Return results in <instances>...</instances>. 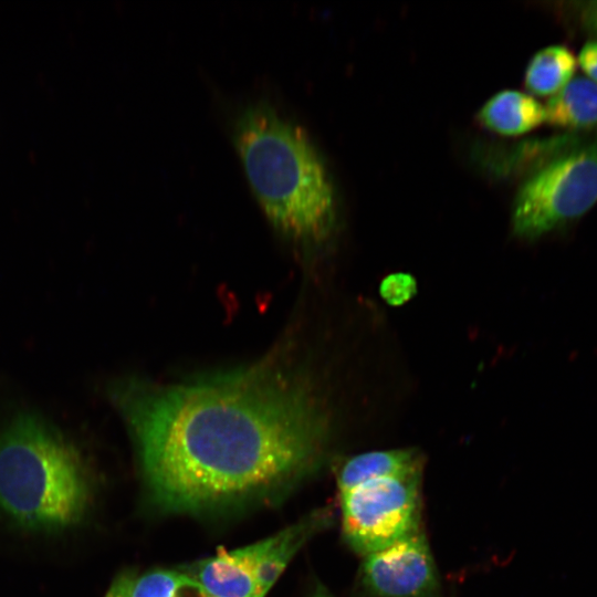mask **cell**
<instances>
[{
	"label": "cell",
	"mask_w": 597,
	"mask_h": 597,
	"mask_svg": "<svg viewBox=\"0 0 597 597\" xmlns=\"http://www.w3.org/2000/svg\"><path fill=\"white\" fill-rule=\"evenodd\" d=\"M151 501L203 514L284 494L315 472L331 421L308 380L275 357L184 384L115 380Z\"/></svg>",
	"instance_id": "6da1fadb"
},
{
	"label": "cell",
	"mask_w": 597,
	"mask_h": 597,
	"mask_svg": "<svg viewBox=\"0 0 597 597\" xmlns=\"http://www.w3.org/2000/svg\"><path fill=\"white\" fill-rule=\"evenodd\" d=\"M232 132L251 189L274 228L298 242L325 240L335 224V195L307 132L263 100L239 111Z\"/></svg>",
	"instance_id": "7a4b0ae2"
},
{
	"label": "cell",
	"mask_w": 597,
	"mask_h": 597,
	"mask_svg": "<svg viewBox=\"0 0 597 597\" xmlns=\"http://www.w3.org/2000/svg\"><path fill=\"white\" fill-rule=\"evenodd\" d=\"M91 484L78 450L40 417L0 429V511L21 527L57 531L82 521Z\"/></svg>",
	"instance_id": "3957f363"
},
{
	"label": "cell",
	"mask_w": 597,
	"mask_h": 597,
	"mask_svg": "<svg viewBox=\"0 0 597 597\" xmlns=\"http://www.w3.org/2000/svg\"><path fill=\"white\" fill-rule=\"evenodd\" d=\"M596 203L597 138L567 143L521 186L513 206V231L522 239H536Z\"/></svg>",
	"instance_id": "277c9868"
},
{
	"label": "cell",
	"mask_w": 597,
	"mask_h": 597,
	"mask_svg": "<svg viewBox=\"0 0 597 597\" xmlns=\"http://www.w3.org/2000/svg\"><path fill=\"white\" fill-rule=\"evenodd\" d=\"M423 470L363 482L339 492L342 535L365 556L422 531Z\"/></svg>",
	"instance_id": "5b68a950"
},
{
	"label": "cell",
	"mask_w": 597,
	"mask_h": 597,
	"mask_svg": "<svg viewBox=\"0 0 597 597\" xmlns=\"http://www.w3.org/2000/svg\"><path fill=\"white\" fill-rule=\"evenodd\" d=\"M358 597H439L441 580L422 531L363 556Z\"/></svg>",
	"instance_id": "8992f818"
},
{
	"label": "cell",
	"mask_w": 597,
	"mask_h": 597,
	"mask_svg": "<svg viewBox=\"0 0 597 597\" xmlns=\"http://www.w3.org/2000/svg\"><path fill=\"white\" fill-rule=\"evenodd\" d=\"M268 540L227 551L220 547L214 556L201 559L187 573L201 590L212 597H260L255 570Z\"/></svg>",
	"instance_id": "52a82bcc"
},
{
	"label": "cell",
	"mask_w": 597,
	"mask_h": 597,
	"mask_svg": "<svg viewBox=\"0 0 597 597\" xmlns=\"http://www.w3.org/2000/svg\"><path fill=\"white\" fill-rule=\"evenodd\" d=\"M332 513L328 507L318 509L300 522L266 538V548L255 570L260 597H265L297 551L318 531L332 523Z\"/></svg>",
	"instance_id": "ba28073f"
},
{
	"label": "cell",
	"mask_w": 597,
	"mask_h": 597,
	"mask_svg": "<svg viewBox=\"0 0 597 597\" xmlns=\"http://www.w3.org/2000/svg\"><path fill=\"white\" fill-rule=\"evenodd\" d=\"M425 457L416 448L368 451L346 459L337 471L339 492L363 482L423 470Z\"/></svg>",
	"instance_id": "9c48e42d"
},
{
	"label": "cell",
	"mask_w": 597,
	"mask_h": 597,
	"mask_svg": "<svg viewBox=\"0 0 597 597\" xmlns=\"http://www.w3.org/2000/svg\"><path fill=\"white\" fill-rule=\"evenodd\" d=\"M479 122L505 136L531 132L546 122L545 107L528 94L505 90L492 96L480 109Z\"/></svg>",
	"instance_id": "30bf717a"
},
{
	"label": "cell",
	"mask_w": 597,
	"mask_h": 597,
	"mask_svg": "<svg viewBox=\"0 0 597 597\" xmlns=\"http://www.w3.org/2000/svg\"><path fill=\"white\" fill-rule=\"evenodd\" d=\"M546 122L575 129H597V84L588 77H573L545 106Z\"/></svg>",
	"instance_id": "8fae6325"
},
{
	"label": "cell",
	"mask_w": 597,
	"mask_h": 597,
	"mask_svg": "<svg viewBox=\"0 0 597 597\" xmlns=\"http://www.w3.org/2000/svg\"><path fill=\"white\" fill-rule=\"evenodd\" d=\"M576 65V57L567 48L546 46L531 59L525 71V87L536 96H553L573 78Z\"/></svg>",
	"instance_id": "7c38bea8"
},
{
	"label": "cell",
	"mask_w": 597,
	"mask_h": 597,
	"mask_svg": "<svg viewBox=\"0 0 597 597\" xmlns=\"http://www.w3.org/2000/svg\"><path fill=\"white\" fill-rule=\"evenodd\" d=\"M191 589L201 590L197 582L184 570L156 569L135 577L130 597H180L184 591Z\"/></svg>",
	"instance_id": "4fadbf2b"
},
{
	"label": "cell",
	"mask_w": 597,
	"mask_h": 597,
	"mask_svg": "<svg viewBox=\"0 0 597 597\" xmlns=\"http://www.w3.org/2000/svg\"><path fill=\"white\" fill-rule=\"evenodd\" d=\"M380 296L390 305L398 306L411 300L417 292L416 280L408 273H391L380 283Z\"/></svg>",
	"instance_id": "5bb4252c"
},
{
	"label": "cell",
	"mask_w": 597,
	"mask_h": 597,
	"mask_svg": "<svg viewBox=\"0 0 597 597\" xmlns=\"http://www.w3.org/2000/svg\"><path fill=\"white\" fill-rule=\"evenodd\" d=\"M578 63L588 78L597 84V40L585 43L579 52Z\"/></svg>",
	"instance_id": "9a60e30c"
},
{
	"label": "cell",
	"mask_w": 597,
	"mask_h": 597,
	"mask_svg": "<svg viewBox=\"0 0 597 597\" xmlns=\"http://www.w3.org/2000/svg\"><path fill=\"white\" fill-rule=\"evenodd\" d=\"M577 9L582 25L597 40V1L580 2Z\"/></svg>",
	"instance_id": "2e32d148"
},
{
	"label": "cell",
	"mask_w": 597,
	"mask_h": 597,
	"mask_svg": "<svg viewBox=\"0 0 597 597\" xmlns=\"http://www.w3.org/2000/svg\"><path fill=\"white\" fill-rule=\"evenodd\" d=\"M135 576L132 572L119 574L111 585L105 597H130V589Z\"/></svg>",
	"instance_id": "e0dca14e"
},
{
	"label": "cell",
	"mask_w": 597,
	"mask_h": 597,
	"mask_svg": "<svg viewBox=\"0 0 597 597\" xmlns=\"http://www.w3.org/2000/svg\"><path fill=\"white\" fill-rule=\"evenodd\" d=\"M311 597H333V596L324 585L317 583Z\"/></svg>",
	"instance_id": "ac0fdd59"
},
{
	"label": "cell",
	"mask_w": 597,
	"mask_h": 597,
	"mask_svg": "<svg viewBox=\"0 0 597 597\" xmlns=\"http://www.w3.org/2000/svg\"><path fill=\"white\" fill-rule=\"evenodd\" d=\"M203 597H212V596H209V595H206V594H205Z\"/></svg>",
	"instance_id": "d6986e66"
}]
</instances>
